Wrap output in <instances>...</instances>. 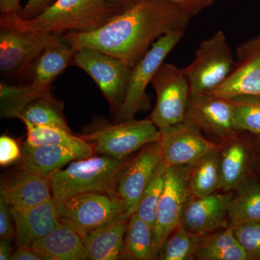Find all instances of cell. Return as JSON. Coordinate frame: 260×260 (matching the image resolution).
I'll return each instance as SVG.
<instances>
[{
  "instance_id": "cell-1",
  "label": "cell",
  "mask_w": 260,
  "mask_h": 260,
  "mask_svg": "<svg viewBox=\"0 0 260 260\" xmlns=\"http://www.w3.org/2000/svg\"><path fill=\"white\" fill-rule=\"evenodd\" d=\"M190 19L164 0H138L96 30L62 37L75 50L97 49L133 68L159 38L185 30Z\"/></svg>"
},
{
  "instance_id": "cell-2",
  "label": "cell",
  "mask_w": 260,
  "mask_h": 260,
  "mask_svg": "<svg viewBox=\"0 0 260 260\" xmlns=\"http://www.w3.org/2000/svg\"><path fill=\"white\" fill-rule=\"evenodd\" d=\"M118 13L105 0H55L35 18L23 20L18 15L0 19V23L61 36L70 32L93 31Z\"/></svg>"
},
{
  "instance_id": "cell-3",
  "label": "cell",
  "mask_w": 260,
  "mask_h": 260,
  "mask_svg": "<svg viewBox=\"0 0 260 260\" xmlns=\"http://www.w3.org/2000/svg\"><path fill=\"white\" fill-rule=\"evenodd\" d=\"M128 160L102 155L72 161L50 178L56 207L75 195L86 192L116 194V186Z\"/></svg>"
},
{
  "instance_id": "cell-4",
  "label": "cell",
  "mask_w": 260,
  "mask_h": 260,
  "mask_svg": "<svg viewBox=\"0 0 260 260\" xmlns=\"http://www.w3.org/2000/svg\"><path fill=\"white\" fill-rule=\"evenodd\" d=\"M234 64L232 50L222 30L203 41L195 51L193 61L182 69L191 95L212 93L226 79Z\"/></svg>"
},
{
  "instance_id": "cell-5",
  "label": "cell",
  "mask_w": 260,
  "mask_h": 260,
  "mask_svg": "<svg viewBox=\"0 0 260 260\" xmlns=\"http://www.w3.org/2000/svg\"><path fill=\"white\" fill-rule=\"evenodd\" d=\"M56 210L60 223L83 237L123 216L126 206L116 194L86 192L72 197Z\"/></svg>"
},
{
  "instance_id": "cell-6",
  "label": "cell",
  "mask_w": 260,
  "mask_h": 260,
  "mask_svg": "<svg viewBox=\"0 0 260 260\" xmlns=\"http://www.w3.org/2000/svg\"><path fill=\"white\" fill-rule=\"evenodd\" d=\"M80 137L92 145L95 153L124 160L145 145L158 142L160 130L149 118L133 119L101 126Z\"/></svg>"
},
{
  "instance_id": "cell-7",
  "label": "cell",
  "mask_w": 260,
  "mask_h": 260,
  "mask_svg": "<svg viewBox=\"0 0 260 260\" xmlns=\"http://www.w3.org/2000/svg\"><path fill=\"white\" fill-rule=\"evenodd\" d=\"M184 30L167 32L159 38L139 61L133 67L126 89L125 98L117 115V120L134 119L137 113L148 105L146 88L166 57L179 44L184 35Z\"/></svg>"
},
{
  "instance_id": "cell-8",
  "label": "cell",
  "mask_w": 260,
  "mask_h": 260,
  "mask_svg": "<svg viewBox=\"0 0 260 260\" xmlns=\"http://www.w3.org/2000/svg\"><path fill=\"white\" fill-rule=\"evenodd\" d=\"M151 84L156 93V104L149 119L157 128L164 129L185 120L191 92L182 69L164 62Z\"/></svg>"
},
{
  "instance_id": "cell-9",
  "label": "cell",
  "mask_w": 260,
  "mask_h": 260,
  "mask_svg": "<svg viewBox=\"0 0 260 260\" xmlns=\"http://www.w3.org/2000/svg\"><path fill=\"white\" fill-rule=\"evenodd\" d=\"M61 36L52 35L0 23V70L8 76L26 75L42 51L59 44Z\"/></svg>"
},
{
  "instance_id": "cell-10",
  "label": "cell",
  "mask_w": 260,
  "mask_h": 260,
  "mask_svg": "<svg viewBox=\"0 0 260 260\" xmlns=\"http://www.w3.org/2000/svg\"><path fill=\"white\" fill-rule=\"evenodd\" d=\"M73 64L94 80L112 112L117 115L125 98L133 68L118 58L90 48L77 51Z\"/></svg>"
},
{
  "instance_id": "cell-11",
  "label": "cell",
  "mask_w": 260,
  "mask_h": 260,
  "mask_svg": "<svg viewBox=\"0 0 260 260\" xmlns=\"http://www.w3.org/2000/svg\"><path fill=\"white\" fill-rule=\"evenodd\" d=\"M192 165L167 167L165 184L157 207L153 229L158 251L166 239L180 225L184 209L192 197L189 186Z\"/></svg>"
},
{
  "instance_id": "cell-12",
  "label": "cell",
  "mask_w": 260,
  "mask_h": 260,
  "mask_svg": "<svg viewBox=\"0 0 260 260\" xmlns=\"http://www.w3.org/2000/svg\"><path fill=\"white\" fill-rule=\"evenodd\" d=\"M158 143L168 167L194 164L206 154L223 146V143L207 139L202 130L187 119L160 130Z\"/></svg>"
},
{
  "instance_id": "cell-13",
  "label": "cell",
  "mask_w": 260,
  "mask_h": 260,
  "mask_svg": "<svg viewBox=\"0 0 260 260\" xmlns=\"http://www.w3.org/2000/svg\"><path fill=\"white\" fill-rule=\"evenodd\" d=\"M164 160L158 142L142 148L135 158L128 160L116 186V194L124 202L126 211L122 218H129L136 212L145 188Z\"/></svg>"
},
{
  "instance_id": "cell-14",
  "label": "cell",
  "mask_w": 260,
  "mask_h": 260,
  "mask_svg": "<svg viewBox=\"0 0 260 260\" xmlns=\"http://www.w3.org/2000/svg\"><path fill=\"white\" fill-rule=\"evenodd\" d=\"M186 119L202 131L216 137L223 143L239 135L230 99L213 94L191 95Z\"/></svg>"
},
{
  "instance_id": "cell-15",
  "label": "cell",
  "mask_w": 260,
  "mask_h": 260,
  "mask_svg": "<svg viewBox=\"0 0 260 260\" xmlns=\"http://www.w3.org/2000/svg\"><path fill=\"white\" fill-rule=\"evenodd\" d=\"M230 74L212 93L224 99L260 95V34L237 47Z\"/></svg>"
},
{
  "instance_id": "cell-16",
  "label": "cell",
  "mask_w": 260,
  "mask_h": 260,
  "mask_svg": "<svg viewBox=\"0 0 260 260\" xmlns=\"http://www.w3.org/2000/svg\"><path fill=\"white\" fill-rule=\"evenodd\" d=\"M234 196L232 191L214 192L201 198L191 197L180 225L200 236H206L229 226V210Z\"/></svg>"
},
{
  "instance_id": "cell-17",
  "label": "cell",
  "mask_w": 260,
  "mask_h": 260,
  "mask_svg": "<svg viewBox=\"0 0 260 260\" xmlns=\"http://www.w3.org/2000/svg\"><path fill=\"white\" fill-rule=\"evenodd\" d=\"M1 197L13 211L29 209L53 199L50 178L22 169L3 183Z\"/></svg>"
},
{
  "instance_id": "cell-18",
  "label": "cell",
  "mask_w": 260,
  "mask_h": 260,
  "mask_svg": "<svg viewBox=\"0 0 260 260\" xmlns=\"http://www.w3.org/2000/svg\"><path fill=\"white\" fill-rule=\"evenodd\" d=\"M13 213L18 247L31 246L61 224L53 199L29 209L13 211Z\"/></svg>"
},
{
  "instance_id": "cell-19",
  "label": "cell",
  "mask_w": 260,
  "mask_h": 260,
  "mask_svg": "<svg viewBox=\"0 0 260 260\" xmlns=\"http://www.w3.org/2000/svg\"><path fill=\"white\" fill-rule=\"evenodd\" d=\"M30 247L42 259L85 260L87 253L83 238L70 228L60 224Z\"/></svg>"
},
{
  "instance_id": "cell-20",
  "label": "cell",
  "mask_w": 260,
  "mask_h": 260,
  "mask_svg": "<svg viewBox=\"0 0 260 260\" xmlns=\"http://www.w3.org/2000/svg\"><path fill=\"white\" fill-rule=\"evenodd\" d=\"M128 219L119 217L82 237L87 259H121Z\"/></svg>"
},
{
  "instance_id": "cell-21",
  "label": "cell",
  "mask_w": 260,
  "mask_h": 260,
  "mask_svg": "<svg viewBox=\"0 0 260 260\" xmlns=\"http://www.w3.org/2000/svg\"><path fill=\"white\" fill-rule=\"evenodd\" d=\"M76 51L64 39L44 49L27 72L30 83L38 88H51L56 77L73 63Z\"/></svg>"
},
{
  "instance_id": "cell-22",
  "label": "cell",
  "mask_w": 260,
  "mask_h": 260,
  "mask_svg": "<svg viewBox=\"0 0 260 260\" xmlns=\"http://www.w3.org/2000/svg\"><path fill=\"white\" fill-rule=\"evenodd\" d=\"M80 158L75 152L60 145L22 147V169L42 177L51 178L67 164Z\"/></svg>"
},
{
  "instance_id": "cell-23",
  "label": "cell",
  "mask_w": 260,
  "mask_h": 260,
  "mask_svg": "<svg viewBox=\"0 0 260 260\" xmlns=\"http://www.w3.org/2000/svg\"><path fill=\"white\" fill-rule=\"evenodd\" d=\"M250 151L249 147L239 135L223 143L219 158L220 189L235 190L241 183L249 177Z\"/></svg>"
},
{
  "instance_id": "cell-24",
  "label": "cell",
  "mask_w": 260,
  "mask_h": 260,
  "mask_svg": "<svg viewBox=\"0 0 260 260\" xmlns=\"http://www.w3.org/2000/svg\"><path fill=\"white\" fill-rule=\"evenodd\" d=\"M27 130L25 143L30 146L60 145L75 152L80 159L92 157L94 150L92 145L81 137L75 136L72 131L54 126L32 125L23 122Z\"/></svg>"
},
{
  "instance_id": "cell-25",
  "label": "cell",
  "mask_w": 260,
  "mask_h": 260,
  "mask_svg": "<svg viewBox=\"0 0 260 260\" xmlns=\"http://www.w3.org/2000/svg\"><path fill=\"white\" fill-rule=\"evenodd\" d=\"M158 252L153 228L138 214H132L126 225L121 259H156Z\"/></svg>"
},
{
  "instance_id": "cell-26",
  "label": "cell",
  "mask_w": 260,
  "mask_h": 260,
  "mask_svg": "<svg viewBox=\"0 0 260 260\" xmlns=\"http://www.w3.org/2000/svg\"><path fill=\"white\" fill-rule=\"evenodd\" d=\"M63 108L62 102L53 96L51 91L48 92L25 104L15 118L32 125L54 126L71 131L65 119Z\"/></svg>"
},
{
  "instance_id": "cell-27",
  "label": "cell",
  "mask_w": 260,
  "mask_h": 260,
  "mask_svg": "<svg viewBox=\"0 0 260 260\" xmlns=\"http://www.w3.org/2000/svg\"><path fill=\"white\" fill-rule=\"evenodd\" d=\"M229 210V225L260 220V182L246 178L235 189Z\"/></svg>"
},
{
  "instance_id": "cell-28",
  "label": "cell",
  "mask_w": 260,
  "mask_h": 260,
  "mask_svg": "<svg viewBox=\"0 0 260 260\" xmlns=\"http://www.w3.org/2000/svg\"><path fill=\"white\" fill-rule=\"evenodd\" d=\"M221 148L210 152L193 164L189 178L192 198H204L220 189L219 158Z\"/></svg>"
},
{
  "instance_id": "cell-29",
  "label": "cell",
  "mask_w": 260,
  "mask_h": 260,
  "mask_svg": "<svg viewBox=\"0 0 260 260\" xmlns=\"http://www.w3.org/2000/svg\"><path fill=\"white\" fill-rule=\"evenodd\" d=\"M203 237L204 236L198 235L179 225L162 244L158 259H195Z\"/></svg>"
},
{
  "instance_id": "cell-30",
  "label": "cell",
  "mask_w": 260,
  "mask_h": 260,
  "mask_svg": "<svg viewBox=\"0 0 260 260\" xmlns=\"http://www.w3.org/2000/svg\"><path fill=\"white\" fill-rule=\"evenodd\" d=\"M234 107L238 133L247 132L260 137V95H242L230 99Z\"/></svg>"
},
{
  "instance_id": "cell-31",
  "label": "cell",
  "mask_w": 260,
  "mask_h": 260,
  "mask_svg": "<svg viewBox=\"0 0 260 260\" xmlns=\"http://www.w3.org/2000/svg\"><path fill=\"white\" fill-rule=\"evenodd\" d=\"M168 166L164 160L155 171L153 178L145 188L138 203L135 213L145 220L152 228L154 226L157 207L165 184Z\"/></svg>"
},
{
  "instance_id": "cell-32",
  "label": "cell",
  "mask_w": 260,
  "mask_h": 260,
  "mask_svg": "<svg viewBox=\"0 0 260 260\" xmlns=\"http://www.w3.org/2000/svg\"><path fill=\"white\" fill-rule=\"evenodd\" d=\"M238 243L245 251L248 260H260V220L232 227Z\"/></svg>"
},
{
  "instance_id": "cell-33",
  "label": "cell",
  "mask_w": 260,
  "mask_h": 260,
  "mask_svg": "<svg viewBox=\"0 0 260 260\" xmlns=\"http://www.w3.org/2000/svg\"><path fill=\"white\" fill-rule=\"evenodd\" d=\"M238 243L234 229L229 225L226 229H221L204 236L199 249L196 254V259L208 260L212 254L227 249L229 246Z\"/></svg>"
},
{
  "instance_id": "cell-34",
  "label": "cell",
  "mask_w": 260,
  "mask_h": 260,
  "mask_svg": "<svg viewBox=\"0 0 260 260\" xmlns=\"http://www.w3.org/2000/svg\"><path fill=\"white\" fill-rule=\"evenodd\" d=\"M22 148L16 140L8 135L0 137V165L8 167L13 162L21 160Z\"/></svg>"
},
{
  "instance_id": "cell-35",
  "label": "cell",
  "mask_w": 260,
  "mask_h": 260,
  "mask_svg": "<svg viewBox=\"0 0 260 260\" xmlns=\"http://www.w3.org/2000/svg\"><path fill=\"white\" fill-rule=\"evenodd\" d=\"M189 18L212 6L215 0H164Z\"/></svg>"
},
{
  "instance_id": "cell-36",
  "label": "cell",
  "mask_w": 260,
  "mask_h": 260,
  "mask_svg": "<svg viewBox=\"0 0 260 260\" xmlns=\"http://www.w3.org/2000/svg\"><path fill=\"white\" fill-rule=\"evenodd\" d=\"M14 216L9 205L0 198V237L12 239L15 236Z\"/></svg>"
},
{
  "instance_id": "cell-37",
  "label": "cell",
  "mask_w": 260,
  "mask_h": 260,
  "mask_svg": "<svg viewBox=\"0 0 260 260\" xmlns=\"http://www.w3.org/2000/svg\"><path fill=\"white\" fill-rule=\"evenodd\" d=\"M54 2L55 0H28L25 6L20 10L19 16L23 20L35 18Z\"/></svg>"
},
{
  "instance_id": "cell-38",
  "label": "cell",
  "mask_w": 260,
  "mask_h": 260,
  "mask_svg": "<svg viewBox=\"0 0 260 260\" xmlns=\"http://www.w3.org/2000/svg\"><path fill=\"white\" fill-rule=\"evenodd\" d=\"M208 260H248L245 251L242 246L237 243L227 249L212 254Z\"/></svg>"
},
{
  "instance_id": "cell-39",
  "label": "cell",
  "mask_w": 260,
  "mask_h": 260,
  "mask_svg": "<svg viewBox=\"0 0 260 260\" xmlns=\"http://www.w3.org/2000/svg\"><path fill=\"white\" fill-rule=\"evenodd\" d=\"M20 0H0V14L3 19L15 18L20 13Z\"/></svg>"
},
{
  "instance_id": "cell-40",
  "label": "cell",
  "mask_w": 260,
  "mask_h": 260,
  "mask_svg": "<svg viewBox=\"0 0 260 260\" xmlns=\"http://www.w3.org/2000/svg\"><path fill=\"white\" fill-rule=\"evenodd\" d=\"M11 260H41L39 254L35 252L30 246H18V249L13 253Z\"/></svg>"
},
{
  "instance_id": "cell-41",
  "label": "cell",
  "mask_w": 260,
  "mask_h": 260,
  "mask_svg": "<svg viewBox=\"0 0 260 260\" xmlns=\"http://www.w3.org/2000/svg\"><path fill=\"white\" fill-rule=\"evenodd\" d=\"M105 1L109 6L112 7L119 13L134 5L138 0H105Z\"/></svg>"
},
{
  "instance_id": "cell-42",
  "label": "cell",
  "mask_w": 260,
  "mask_h": 260,
  "mask_svg": "<svg viewBox=\"0 0 260 260\" xmlns=\"http://www.w3.org/2000/svg\"><path fill=\"white\" fill-rule=\"evenodd\" d=\"M11 239H1L0 242V259L8 260L11 259L13 253L12 252Z\"/></svg>"
},
{
  "instance_id": "cell-43",
  "label": "cell",
  "mask_w": 260,
  "mask_h": 260,
  "mask_svg": "<svg viewBox=\"0 0 260 260\" xmlns=\"http://www.w3.org/2000/svg\"><path fill=\"white\" fill-rule=\"evenodd\" d=\"M256 159H257V164L258 165H259V169L260 171V143L259 145H258L257 157H256Z\"/></svg>"
},
{
  "instance_id": "cell-44",
  "label": "cell",
  "mask_w": 260,
  "mask_h": 260,
  "mask_svg": "<svg viewBox=\"0 0 260 260\" xmlns=\"http://www.w3.org/2000/svg\"><path fill=\"white\" fill-rule=\"evenodd\" d=\"M259 138H260V137H259Z\"/></svg>"
}]
</instances>
